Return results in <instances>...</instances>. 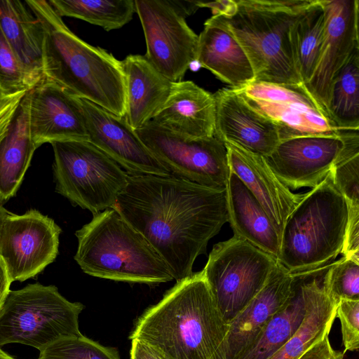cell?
I'll return each mask as SVG.
<instances>
[{"label":"cell","instance_id":"obj_1","mask_svg":"<svg viewBox=\"0 0 359 359\" xmlns=\"http://www.w3.org/2000/svg\"><path fill=\"white\" fill-rule=\"evenodd\" d=\"M127 174L111 208L153 246L174 279L190 277L196 257L229 221L226 190L172 175Z\"/></svg>","mask_w":359,"mask_h":359},{"label":"cell","instance_id":"obj_2","mask_svg":"<svg viewBox=\"0 0 359 359\" xmlns=\"http://www.w3.org/2000/svg\"><path fill=\"white\" fill-rule=\"evenodd\" d=\"M229 330L202 271L177 281L136 320L129 339L163 359H226Z\"/></svg>","mask_w":359,"mask_h":359},{"label":"cell","instance_id":"obj_3","mask_svg":"<svg viewBox=\"0 0 359 359\" xmlns=\"http://www.w3.org/2000/svg\"><path fill=\"white\" fill-rule=\"evenodd\" d=\"M24 2L43 30L44 78L76 97L124 117L126 92L121 61L74 34L49 1Z\"/></svg>","mask_w":359,"mask_h":359},{"label":"cell","instance_id":"obj_4","mask_svg":"<svg viewBox=\"0 0 359 359\" xmlns=\"http://www.w3.org/2000/svg\"><path fill=\"white\" fill-rule=\"evenodd\" d=\"M313 0L198 1L209 8L247 55L254 82L302 87L291 45L294 22Z\"/></svg>","mask_w":359,"mask_h":359},{"label":"cell","instance_id":"obj_5","mask_svg":"<svg viewBox=\"0 0 359 359\" xmlns=\"http://www.w3.org/2000/svg\"><path fill=\"white\" fill-rule=\"evenodd\" d=\"M75 235L74 260L90 276L148 285L174 279L158 252L114 208L93 215Z\"/></svg>","mask_w":359,"mask_h":359},{"label":"cell","instance_id":"obj_6","mask_svg":"<svg viewBox=\"0 0 359 359\" xmlns=\"http://www.w3.org/2000/svg\"><path fill=\"white\" fill-rule=\"evenodd\" d=\"M348 215V203L329 172L288 216L280 235L278 261L292 274L332 263L342 250Z\"/></svg>","mask_w":359,"mask_h":359},{"label":"cell","instance_id":"obj_7","mask_svg":"<svg viewBox=\"0 0 359 359\" xmlns=\"http://www.w3.org/2000/svg\"><path fill=\"white\" fill-rule=\"evenodd\" d=\"M83 308L65 298L55 285L36 283L10 290L0 308V348L22 344L41 351L60 338L80 336Z\"/></svg>","mask_w":359,"mask_h":359},{"label":"cell","instance_id":"obj_8","mask_svg":"<svg viewBox=\"0 0 359 359\" xmlns=\"http://www.w3.org/2000/svg\"><path fill=\"white\" fill-rule=\"evenodd\" d=\"M50 144L55 191L93 215L111 208L127 185V172L89 141Z\"/></svg>","mask_w":359,"mask_h":359},{"label":"cell","instance_id":"obj_9","mask_svg":"<svg viewBox=\"0 0 359 359\" xmlns=\"http://www.w3.org/2000/svg\"><path fill=\"white\" fill-rule=\"evenodd\" d=\"M277 262L273 256L235 236L213 246L202 272L227 323L262 290Z\"/></svg>","mask_w":359,"mask_h":359},{"label":"cell","instance_id":"obj_10","mask_svg":"<svg viewBox=\"0 0 359 359\" xmlns=\"http://www.w3.org/2000/svg\"><path fill=\"white\" fill-rule=\"evenodd\" d=\"M135 132L171 175L215 189H226L230 174L227 149L215 135L187 137L151 121Z\"/></svg>","mask_w":359,"mask_h":359},{"label":"cell","instance_id":"obj_11","mask_svg":"<svg viewBox=\"0 0 359 359\" xmlns=\"http://www.w3.org/2000/svg\"><path fill=\"white\" fill-rule=\"evenodd\" d=\"M143 29L144 57L172 82H179L196 62L198 36L187 25L176 0H135Z\"/></svg>","mask_w":359,"mask_h":359},{"label":"cell","instance_id":"obj_12","mask_svg":"<svg viewBox=\"0 0 359 359\" xmlns=\"http://www.w3.org/2000/svg\"><path fill=\"white\" fill-rule=\"evenodd\" d=\"M61 232L53 219L34 209L6 217L0 229V257L12 283L36 276L55 260Z\"/></svg>","mask_w":359,"mask_h":359},{"label":"cell","instance_id":"obj_13","mask_svg":"<svg viewBox=\"0 0 359 359\" xmlns=\"http://www.w3.org/2000/svg\"><path fill=\"white\" fill-rule=\"evenodd\" d=\"M277 126L280 140L304 135H338L340 130L304 86L253 82L235 89Z\"/></svg>","mask_w":359,"mask_h":359},{"label":"cell","instance_id":"obj_14","mask_svg":"<svg viewBox=\"0 0 359 359\" xmlns=\"http://www.w3.org/2000/svg\"><path fill=\"white\" fill-rule=\"evenodd\" d=\"M358 130L338 135H304L281 140L264 157L268 165L287 187L314 188L329 174Z\"/></svg>","mask_w":359,"mask_h":359},{"label":"cell","instance_id":"obj_15","mask_svg":"<svg viewBox=\"0 0 359 359\" xmlns=\"http://www.w3.org/2000/svg\"><path fill=\"white\" fill-rule=\"evenodd\" d=\"M323 4L326 12L323 42L313 74L304 87L329 116L333 81L354 51L359 48V2L358 0H323Z\"/></svg>","mask_w":359,"mask_h":359},{"label":"cell","instance_id":"obj_16","mask_svg":"<svg viewBox=\"0 0 359 359\" xmlns=\"http://www.w3.org/2000/svg\"><path fill=\"white\" fill-rule=\"evenodd\" d=\"M90 142L112 158L126 172L171 175L141 141L124 117L81 99Z\"/></svg>","mask_w":359,"mask_h":359},{"label":"cell","instance_id":"obj_17","mask_svg":"<svg viewBox=\"0 0 359 359\" xmlns=\"http://www.w3.org/2000/svg\"><path fill=\"white\" fill-rule=\"evenodd\" d=\"M27 95L29 131L36 148L55 141L88 140L80 98L46 79Z\"/></svg>","mask_w":359,"mask_h":359},{"label":"cell","instance_id":"obj_18","mask_svg":"<svg viewBox=\"0 0 359 359\" xmlns=\"http://www.w3.org/2000/svg\"><path fill=\"white\" fill-rule=\"evenodd\" d=\"M215 135L266 157L280 141L275 123L251 107L236 90L224 88L214 94Z\"/></svg>","mask_w":359,"mask_h":359},{"label":"cell","instance_id":"obj_19","mask_svg":"<svg viewBox=\"0 0 359 359\" xmlns=\"http://www.w3.org/2000/svg\"><path fill=\"white\" fill-rule=\"evenodd\" d=\"M230 171L260 203L280 237L284 224L305 194H293L268 165L264 156L230 142H224Z\"/></svg>","mask_w":359,"mask_h":359},{"label":"cell","instance_id":"obj_20","mask_svg":"<svg viewBox=\"0 0 359 359\" xmlns=\"http://www.w3.org/2000/svg\"><path fill=\"white\" fill-rule=\"evenodd\" d=\"M292 296V276L278 261L262 290L229 323L226 359H236Z\"/></svg>","mask_w":359,"mask_h":359},{"label":"cell","instance_id":"obj_21","mask_svg":"<svg viewBox=\"0 0 359 359\" xmlns=\"http://www.w3.org/2000/svg\"><path fill=\"white\" fill-rule=\"evenodd\" d=\"M330 264L312 271L292 273L302 292L304 316L296 332L269 359H297L329 334L336 318L337 305L328 297L323 287V278Z\"/></svg>","mask_w":359,"mask_h":359},{"label":"cell","instance_id":"obj_22","mask_svg":"<svg viewBox=\"0 0 359 359\" xmlns=\"http://www.w3.org/2000/svg\"><path fill=\"white\" fill-rule=\"evenodd\" d=\"M214 95L191 81L173 82L170 96L151 121L169 131L203 138L215 135Z\"/></svg>","mask_w":359,"mask_h":359},{"label":"cell","instance_id":"obj_23","mask_svg":"<svg viewBox=\"0 0 359 359\" xmlns=\"http://www.w3.org/2000/svg\"><path fill=\"white\" fill-rule=\"evenodd\" d=\"M196 62L233 89L255 81L245 51L225 25L215 15L204 23L198 36Z\"/></svg>","mask_w":359,"mask_h":359},{"label":"cell","instance_id":"obj_24","mask_svg":"<svg viewBox=\"0 0 359 359\" xmlns=\"http://www.w3.org/2000/svg\"><path fill=\"white\" fill-rule=\"evenodd\" d=\"M121 65L126 92L124 118L136 130L150 122L162 109L173 82L158 72L144 55H128Z\"/></svg>","mask_w":359,"mask_h":359},{"label":"cell","instance_id":"obj_25","mask_svg":"<svg viewBox=\"0 0 359 359\" xmlns=\"http://www.w3.org/2000/svg\"><path fill=\"white\" fill-rule=\"evenodd\" d=\"M226 190L228 222L233 236L278 259L280 243L279 234L258 201L231 171Z\"/></svg>","mask_w":359,"mask_h":359},{"label":"cell","instance_id":"obj_26","mask_svg":"<svg viewBox=\"0 0 359 359\" xmlns=\"http://www.w3.org/2000/svg\"><path fill=\"white\" fill-rule=\"evenodd\" d=\"M0 27L22 67L31 89L45 79L41 26L22 1L0 0Z\"/></svg>","mask_w":359,"mask_h":359},{"label":"cell","instance_id":"obj_27","mask_svg":"<svg viewBox=\"0 0 359 359\" xmlns=\"http://www.w3.org/2000/svg\"><path fill=\"white\" fill-rule=\"evenodd\" d=\"M36 149L29 131L27 92L0 140V205L15 195Z\"/></svg>","mask_w":359,"mask_h":359},{"label":"cell","instance_id":"obj_28","mask_svg":"<svg viewBox=\"0 0 359 359\" xmlns=\"http://www.w3.org/2000/svg\"><path fill=\"white\" fill-rule=\"evenodd\" d=\"M292 276V296L287 305L236 359H269L298 329L304 316L305 306L299 282Z\"/></svg>","mask_w":359,"mask_h":359},{"label":"cell","instance_id":"obj_29","mask_svg":"<svg viewBox=\"0 0 359 359\" xmlns=\"http://www.w3.org/2000/svg\"><path fill=\"white\" fill-rule=\"evenodd\" d=\"M326 12L323 0H313L292 26L290 40L294 65L306 84L316 65L325 32Z\"/></svg>","mask_w":359,"mask_h":359},{"label":"cell","instance_id":"obj_30","mask_svg":"<svg viewBox=\"0 0 359 359\" xmlns=\"http://www.w3.org/2000/svg\"><path fill=\"white\" fill-rule=\"evenodd\" d=\"M328 114L341 130L359 129V48L334 78L330 91Z\"/></svg>","mask_w":359,"mask_h":359},{"label":"cell","instance_id":"obj_31","mask_svg":"<svg viewBox=\"0 0 359 359\" xmlns=\"http://www.w3.org/2000/svg\"><path fill=\"white\" fill-rule=\"evenodd\" d=\"M61 18L83 20L106 31L128 23L135 12V0H49Z\"/></svg>","mask_w":359,"mask_h":359},{"label":"cell","instance_id":"obj_32","mask_svg":"<svg viewBox=\"0 0 359 359\" xmlns=\"http://www.w3.org/2000/svg\"><path fill=\"white\" fill-rule=\"evenodd\" d=\"M39 352L37 359H121L116 348L83 334L60 338Z\"/></svg>","mask_w":359,"mask_h":359},{"label":"cell","instance_id":"obj_33","mask_svg":"<svg viewBox=\"0 0 359 359\" xmlns=\"http://www.w3.org/2000/svg\"><path fill=\"white\" fill-rule=\"evenodd\" d=\"M323 287L335 303L341 299L359 300V262L345 257L329 264Z\"/></svg>","mask_w":359,"mask_h":359},{"label":"cell","instance_id":"obj_34","mask_svg":"<svg viewBox=\"0 0 359 359\" xmlns=\"http://www.w3.org/2000/svg\"><path fill=\"white\" fill-rule=\"evenodd\" d=\"M330 174L349 205H359V137L353 139L337 160Z\"/></svg>","mask_w":359,"mask_h":359},{"label":"cell","instance_id":"obj_35","mask_svg":"<svg viewBox=\"0 0 359 359\" xmlns=\"http://www.w3.org/2000/svg\"><path fill=\"white\" fill-rule=\"evenodd\" d=\"M0 89L8 93L29 90L22 67L0 27Z\"/></svg>","mask_w":359,"mask_h":359},{"label":"cell","instance_id":"obj_36","mask_svg":"<svg viewBox=\"0 0 359 359\" xmlns=\"http://www.w3.org/2000/svg\"><path fill=\"white\" fill-rule=\"evenodd\" d=\"M336 317L341 324L345 353L359 348V300L341 299L337 305Z\"/></svg>","mask_w":359,"mask_h":359},{"label":"cell","instance_id":"obj_37","mask_svg":"<svg viewBox=\"0 0 359 359\" xmlns=\"http://www.w3.org/2000/svg\"><path fill=\"white\" fill-rule=\"evenodd\" d=\"M341 254L359 262V205H349L348 220Z\"/></svg>","mask_w":359,"mask_h":359},{"label":"cell","instance_id":"obj_38","mask_svg":"<svg viewBox=\"0 0 359 359\" xmlns=\"http://www.w3.org/2000/svg\"><path fill=\"white\" fill-rule=\"evenodd\" d=\"M27 91L8 93L0 89V140L7 132Z\"/></svg>","mask_w":359,"mask_h":359},{"label":"cell","instance_id":"obj_39","mask_svg":"<svg viewBox=\"0 0 359 359\" xmlns=\"http://www.w3.org/2000/svg\"><path fill=\"white\" fill-rule=\"evenodd\" d=\"M344 353L334 350L328 335L314 344L297 359H343Z\"/></svg>","mask_w":359,"mask_h":359},{"label":"cell","instance_id":"obj_40","mask_svg":"<svg viewBox=\"0 0 359 359\" xmlns=\"http://www.w3.org/2000/svg\"><path fill=\"white\" fill-rule=\"evenodd\" d=\"M130 359H163L151 347L137 340H131Z\"/></svg>","mask_w":359,"mask_h":359},{"label":"cell","instance_id":"obj_41","mask_svg":"<svg viewBox=\"0 0 359 359\" xmlns=\"http://www.w3.org/2000/svg\"><path fill=\"white\" fill-rule=\"evenodd\" d=\"M11 283L6 265L0 257V308L11 290L10 286Z\"/></svg>","mask_w":359,"mask_h":359},{"label":"cell","instance_id":"obj_42","mask_svg":"<svg viewBox=\"0 0 359 359\" xmlns=\"http://www.w3.org/2000/svg\"><path fill=\"white\" fill-rule=\"evenodd\" d=\"M11 212H8L1 205H0V229L6 217Z\"/></svg>","mask_w":359,"mask_h":359},{"label":"cell","instance_id":"obj_43","mask_svg":"<svg viewBox=\"0 0 359 359\" xmlns=\"http://www.w3.org/2000/svg\"><path fill=\"white\" fill-rule=\"evenodd\" d=\"M0 359H15V358L12 357L11 355H9L8 354H7L5 351H4L0 348Z\"/></svg>","mask_w":359,"mask_h":359}]
</instances>
